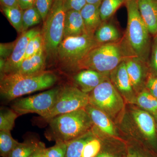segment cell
Wrapping results in <instances>:
<instances>
[{"label":"cell","mask_w":157,"mask_h":157,"mask_svg":"<svg viewBox=\"0 0 157 157\" xmlns=\"http://www.w3.org/2000/svg\"><path fill=\"white\" fill-rule=\"evenodd\" d=\"M39 30L32 29L22 33L21 36L15 42L13 52L6 61L5 68L1 76L6 74L15 73L18 70L23 61L27 47L29 41L37 34L40 33Z\"/></svg>","instance_id":"10"},{"label":"cell","mask_w":157,"mask_h":157,"mask_svg":"<svg viewBox=\"0 0 157 157\" xmlns=\"http://www.w3.org/2000/svg\"><path fill=\"white\" fill-rule=\"evenodd\" d=\"M41 141L29 140L23 143H18L9 157H29L39 147Z\"/></svg>","instance_id":"23"},{"label":"cell","mask_w":157,"mask_h":157,"mask_svg":"<svg viewBox=\"0 0 157 157\" xmlns=\"http://www.w3.org/2000/svg\"><path fill=\"white\" fill-rule=\"evenodd\" d=\"M126 0H103L99 7L102 21H107L113 15Z\"/></svg>","instance_id":"25"},{"label":"cell","mask_w":157,"mask_h":157,"mask_svg":"<svg viewBox=\"0 0 157 157\" xmlns=\"http://www.w3.org/2000/svg\"><path fill=\"white\" fill-rule=\"evenodd\" d=\"M138 106L154 116L157 119V98L147 90L140 92L136 98Z\"/></svg>","instance_id":"22"},{"label":"cell","mask_w":157,"mask_h":157,"mask_svg":"<svg viewBox=\"0 0 157 157\" xmlns=\"http://www.w3.org/2000/svg\"><path fill=\"white\" fill-rule=\"evenodd\" d=\"M1 2L3 7L9 8L19 7L17 0H1Z\"/></svg>","instance_id":"38"},{"label":"cell","mask_w":157,"mask_h":157,"mask_svg":"<svg viewBox=\"0 0 157 157\" xmlns=\"http://www.w3.org/2000/svg\"><path fill=\"white\" fill-rule=\"evenodd\" d=\"M132 55L124 36L117 42L98 45L78 64L77 70H91L109 76L119 65Z\"/></svg>","instance_id":"2"},{"label":"cell","mask_w":157,"mask_h":157,"mask_svg":"<svg viewBox=\"0 0 157 157\" xmlns=\"http://www.w3.org/2000/svg\"><path fill=\"white\" fill-rule=\"evenodd\" d=\"M133 116L138 128L149 140L155 142L156 138V124L148 112L141 109L133 111Z\"/></svg>","instance_id":"15"},{"label":"cell","mask_w":157,"mask_h":157,"mask_svg":"<svg viewBox=\"0 0 157 157\" xmlns=\"http://www.w3.org/2000/svg\"><path fill=\"white\" fill-rule=\"evenodd\" d=\"M86 34L83 19L80 11L75 10L67 11L65 18L63 38L79 36Z\"/></svg>","instance_id":"17"},{"label":"cell","mask_w":157,"mask_h":157,"mask_svg":"<svg viewBox=\"0 0 157 157\" xmlns=\"http://www.w3.org/2000/svg\"><path fill=\"white\" fill-rule=\"evenodd\" d=\"M19 8L23 11L35 6L36 0H17Z\"/></svg>","instance_id":"36"},{"label":"cell","mask_w":157,"mask_h":157,"mask_svg":"<svg viewBox=\"0 0 157 157\" xmlns=\"http://www.w3.org/2000/svg\"><path fill=\"white\" fill-rule=\"evenodd\" d=\"M58 80L57 76L51 71L34 74L17 73L1 76L0 93L2 98L11 101L23 96L42 90L53 86Z\"/></svg>","instance_id":"1"},{"label":"cell","mask_w":157,"mask_h":157,"mask_svg":"<svg viewBox=\"0 0 157 157\" xmlns=\"http://www.w3.org/2000/svg\"><path fill=\"white\" fill-rule=\"evenodd\" d=\"M42 21V17L35 6L24 10L22 15L23 32L28 30L31 27L40 23Z\"/></svg>","instance_id":"28"},{"label":"cell","mask_w":157,"mask_h":157,"mask_svg":"<svg viewBox=\"0 0 157 157\" xmlns=\"http://www.w3.org/2000/svg\"><path fill=\"white\" fill-rule=\"evenodd\" d=\"M46 59L44 49H42L33 56L24 60L15 73L29 75L43 72L45 71Z\"/></svg>","instance_id":"19"},{"label":"cell","mask_w":157,"mask_h":157,"mask_svg":"<svg viewBox=\"0 0 157 157\" xmlns=\"http://www.w3.org/2000/svg\"><path fill=\"white\" fill-rule=\"evenodd\" d=\"M138 157H140V156H138Z\"/></svg>","instance_id":"45"},{"label":"cell","mask_w":157,"mask_h":157,"mask_svg":"<svg viewBox=\"0 0 157 157\" xmlns=\"http://www.w3.org/2000/svg\"><path fill=\"white\" fill-rule=\"evenodd\" d=\"M125 62L133 89L135 90H138L144 84L148 63L135 56L130 57Z\"/></svg>","instance_id":"12"},{"label":"cell","mask_w":157,"mask_h":157,"mask_svg":"<svg viewBox=\"0 0 157 157\" xmlns=\"http://www.w3.org/2000/svg\"><path fill=\"white\" fill-rule=\"evenodd\" d=\"M54 0H36L35 6L39 11L44 22L50 11Z\"/></svg>","instance_id":"32"},{"label":"cell","mask_w":157,"mask_h":157,"mask_svg":"<svg viewBox=\"0 0 157 157\" xmlns=\"http://www.w3.org/2000/svg\"><path fill=\"white\" fill-rule=\"evenodd\" d=\"M60 89L61 87L53 88L34 95L19 98L13 102L11 109L19 116L35 113L43 117L52 109Z\"/></svg>","instance_id":"9"},{"label":"cell","mask_w":157,"mask_h":157,"mask_svg":"<svg viewBox=\"0 0 157 157\" xmlns=\"http://www.w3.org/2000/svg\"><path fill=\"white\" fill-rule=\"evenodd\" d=\"M34 37L32 38L29 42L28 45L27 47L26 50L24 59L29 58L36 54L34 46Z\"/></svg>","instance_id":"37"},{"label":"cell","mask_w":157,"mask_h":157,"mask_svg":"<svg viewBox=\"0 0 157 157\" xmlns=\"http://www.w3.org/2000/svg\"><path fill=\"white\" fill-rule=\"evenodd\" d=\"M94 136L91 131L68 142L66 157H82V150L86 142Z\"/></svg>","instance_id":"21"},{"label":"cell","mask_w":157,"mask_h":157,"mask_svg":"<svg viewBox=\"0 0 157 157\" xmlns=\"http://www.w3.org/2000/svg\"><path fill=\"white\" fill-rule=\"evenodd\" d=\"M138 156L135 154H129L127 156V157H138Z\"/></svg>","instance_id":"42"},{"label":"cell","mask_w":157,"mask_h":157,"mask_svg":"<svg viewBox=\"0 0 157 157\" xmlns=\"http://www.w3.org/2000/svg\"><path fill=\"white\" fill-rule=\"evenodd\" d=\"M140 16L151 35L157 34V0H137Z\"/></svg>","instance_id":"14"},{"label":"cell","mask_w":157,"mask_h":157,"mask_svg":"<svg viewBox=\"0 0 157 157\" xmlns=\"http://www.w3.org/2000/svg\"><path fill=\"white\" fill-rule=\"evenodd\" d=\"M15 42L12 43H1V59L6 61L11 55L15 45Z\"/></svg>","instance_id":"35"},{"label":"cell","mask_w":157,"mask_h":157,"mask_svg":"<svg viewBox=\"0 0 157 157\" xmlns=\"http://www.w3.org/2000/svg\"><path fill=\"white\" fill-rule=\"evenodd\" d=\"M123 36L117 27L108 21H103L94 35L95 39L100 44L117 42Z\"/></svg>","instance_id":"20"},{"label":"cell","mask_w":157,"mask_h":157,"mask_svg":"<svg viewBox=\"0 0 157 157\" xmlns=\"http://www.w3.org/2000/svg\"><path fill=\"white\" fill-rule=\"evenodd\" d=\"M108 78L109 76L91 70H82L73 77L78 88L88 94Z\"/></svg>","instance_id":"11"},{"label":"cell","mask_w":157,"mask_h":157,"mask_svg":"<svg viewBox=\"0 0 157 157\" xmlns=\"http://www.w3.org/2000/svg\"><path fill=\"white\" fill-rule=\"evenodd\" d=\"M96 157H115L110 154L107 152H102L99 153Z\"/></svg>","instance_id":"41"},{"label":"cell","mask_w":157,"mask_h":157,"mask_svg":"<svg viewBox=\"0 0 157 157\" xmlns=\"http://www.w3.org/2000/svg\"><path fill=\"white\" fill-rule=\"evenodd\" d=\"M110 81L118 92L125 98H132L133 89L127 72L125 62H123L109 74Z\"/></svg>","instance_id":"13"},{"label":"cell","mask_w":157,"mask_h":157,"mask_svg":"<svg viewBox=\"0 0 157 157\" xmlns=\"http://www.w3.org/2000/svg\"><path fill=\"white\" fill-rule=\"evenodd\" d=\"M89 104V94L76 86H65L61 87L52 109L42 118L48 122L57 116L85 108Z\"/></svg>","instance_id":"7"},{"label":"cell","mask_w":157,"mask_h":157,"mask_svg":"<svg viewBox=\"0 0 157 157\" xmlns=\"http://www.w3.org/2000/svg\"><path fill=\"white\" fill-rule=\"evenodd\" d=\"M39 157H47V156L45 154V153H44V151H43V152L42 153V154H41V155H40L39 156Z\"/></svg>","instance_id":"43"},{"label":"cell","mask_w":157,"mask_h":157,"mask_svg":"<svg viewBox=\"0 0 157 157\" xmlns=\"http://www.w3.org/2000/svg\"><path fill=\"white\" fill-rule=\"evenodd\" d=\"M66 11L63 0H54L52 7L44 21L42 33L46 58L56 59L59 45L63 39Z\"/></svg>","instance_id":"5"},{"label":"cell","mask_w":157,"mask_h":157,"mask_svg":"<svg viewBox=\"0 0 157 157\" xmlns=\"http://www.w3.org/2000/svg\"><path fill=\"white\" fill-rule=\"evenodd\" d=\"M19 143L11 136V132L0 131V155L9 157V155Z\"/></svg>","instance_id":"26"},{"label":"cell","mask_w":157,"mask_h":157,"mask_svg":"<svg viewBox=\"0 0 157 157\" xmlns=\"http://www.w3.org/2000/svg\"><path fill=\"white\" fill-rule=\"evenodd\" d=\"M45 148L46 147H45L44 143L41 142L39 147L29 157H39L40 155L44 151Z\"/></svg>","instance_id":"39"},{"label":"cell","mask_w":157,"mask_h":157,"mask_svg":"<svg viewBox=\"0 0 157 157\" xmlns=\"http://www.w3.org/2000/svg\"><path fill=\"white\" fill-rule=\"evenodd\" d=\"M148 65L151 75L157 76V34L155 36L152 43Z\"/></svg>","instance_id":"31"},{"label":"cell","mask_w":157,"mask_h":157,"mask_svg":"<svg viewBox=\"0 0 157 157\" xmlns=\"http://www.w3.org/2000/svg\"><path fill=\"white\" fill-rule=\"evenodd\" d=\"M100 6L87 4L80 11L86 33L89 36H94L96 31L103 22L100 16Z\"/></svg>","instance_id":"18"},{"label":"cell","mask_w":157,"mask_h":157,"mask_svg":"<svg viewBox=\"0 0 157 157\" xmlns=\"http://www.w3.org/2000/svg\"><path fill=\"white\" fill-rule=\"evenodd\" d=\"M63 5L65 11L70 10L81 11L87 4L86 0H63Z\"/></svg>","instance_id":"33"},{"label":"cell","mask_w":157,"mask_h":157,"mask_svg":"<svg viewBox=\"0 0 157 157\" xmlns=\"http://www.w3.org/2000/svg\"><path fill=\"white\" fill-rule=\"evenodd\" d=\"M19 115L12 109L2 108L0 112V131L11 132Z\"/></svg>","instance_id":"27"},{"label":"cell","mask_w":157,"mask_h":157,"mask_svg":"<svg viewBox=\"0 0 157 157\" xmlns=\"http://www.w3.org/2000/svg\"><path fill=\"white\" fill-rule=\"evenodd\" d=\"M147 90L157 98V76L150 75L146 82Z\"/></svg>","instance_id":"34"},{"label":"cell","mask_w":157,"mask_h":157,"mask_svg":"<svg viewBox=\"0 0 157 157\" xmlns=\"http://www.w3.org/2000/svg\"><path fill=\"white\" fill-rule=\"evenodd\" d=\"M89 104L114 117L124 107L123 99L109 78L89 94Z\"/></svg>","instance_id":"8"},{"label":"cell","mask_w":157,"mask_h":157,"mask_svg":"<svg viewBox=\"0 0 157 157\" xmlns=\"http://www.w3.org/2000/svg\"><path fill=\"white\" fill-rule=\"evenodd\" d=\"M103 0H86L87 4L100 6Z\"/></svg>","instance_id":"40"},{"label":"cell","mask_w":157,"mask_h":157,"mask_svg":"<svg viewBox=\"0 0 157 157\" xmlns=\"http://www.w3.org/2000/svg\"><path fill=\"white\" fill-rule=\"evenodd\" d=\"M128 23L124 35L134 56L148 63L151 49L150 35L140 16L137 0H126Z\"/></svg>","instance_id":"3"},{"label":"cell","mask_w":157,"mask_h":157,"mask_svg":"<svg viewBox=\"0 0 157 157\" xmlns=\"http://www.w3.org/2000/svg\"><path fill=\"white\" fill-rule=\"evenodd\" d=\"M156 130H157V123H156Z\"/></svg>","instance_id":"44"},{"label":"cell","mask_w":157,"mask_h":157,"mask_svg":"<svg viewBox=\"0 0 157 157\" xmlns=\"http://www.w3.org/2000/svg\"><path fill=\"white\" fill-rule=\"evenodd\" d=\"M85 109L89 115L93 125L101 132L109 136L115 135L114 125L107 113L90 104Z\"/></svg>","instance_id":"16"},{"label":"cell","mask_w":157,"mask_h":157,"mask_svg":"<svg viewBox=\"0 0 157 157\" xmlns=\"http://www.w3.org/2000/svg\"><path fill=\"white\" fill-rule=\"evenodd\" d=\"M100 45L94 36L86 34L63 38L58 48L56 59L65 69L77 70L79 63L91 51Z\"/></svg>","instance_id":"6"},{"label":"cell","mask_w":157,"mask_h":157,"mask_svg":"<svg viewBox=\"0 0 157 157\" xmlns=\"http://www.w3.org/2000/svg\"><path fill=\"white\" fill-rule=\"evenodd\" d=\"M101 147V141L94 136L84 145L82 157H96L99 154Z\"/></svg>","instance_id":"29"},{"label":"cell","mask_w":157,"mask_h":157,"mask_svg":"<svg viewBox=\"0 0 157 157\" xmlns=\"http://www.w3.org/2000/svg\"><path fill=\"white\" fill-rule=\"evenodd\" d=\"M46 137L50 140L68 142L89 132L93 124L85 108L57 116L49 121Z\"/></svg>","instance_id":"4"},{"label":"cell","mask_w":157,"mask_h":157,"mask_svg":"<svg viewBox=\"0 0 157 157\" xmlns=\"http://www.w3.org/2000/svg\"><path fill=\"white\" fill-rule=\"evenodd\" d=\"M2 11L11 25L19 33H23L22 15L23 11L19 7L9 8L2 6Z\"/></svg>","instance_id":"24"},{"label":"cell","mask_w":157,"mask_h":157,"mask_svg":"<svg viewBox=\"0 0 157 157\" xmlns=\"http://www.w3.org/2000/svg\"></svg>","instance_id":"46"},{"label":"cell","mask_w":157,"mask_h":157,"mask_svg":"<svg viewBox=\"0 0 157 157\" xmlns=\"http://www.w3.org/2000/svg\"><path fill=\"white\" fill-rule=\"evenodd\" d=\"M68 142L57 141L53 146L45 148L44 153L47 157H66Z\"/></svg>","instance_id":"30"}]
</instances>
